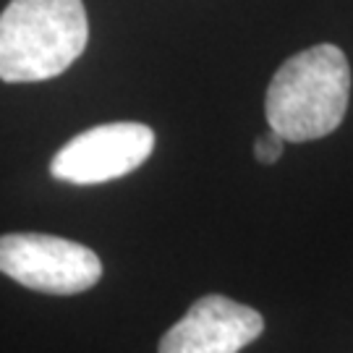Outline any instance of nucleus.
<instances>
[{"label": "nucleus", "instance_id": "3", "mask_svg": "<svg viewBox=\"0 0 353 353\" xmlns=\"http://www.w3.org/2000/svg\"><path fill=\"white\" fill-rule=\"evenodd\" d=\"M0 272L29 290L74 296L97 285L100 256L84 243L48 233L0 236Z\"/></svg>", "mask_w": 353, "mask_h": 353}, {"label": "nucleus", "instance_id": "1", "mask_svg": "<svg viewBox=\"0 0 353 353\" xmlns=\"http://www.w3.org/2000/svg\"><path fill=\"white\" fill-rule=\"evenodd\" d=\"M351 97L348 58L335 45H314L288 58L272 76L265 97L270 131L301 144L332 134Z\"/></svg>", "mask_w": 353, "mask_h": 353}, {"label": "nucleus", "instance_id": "6", "mask_svg": "<svg viewBox=\"0 0 353 353\" xmlns=\"http://www.w3.org/2000/svg\"><path fill=\"white\" fill-rule=\"evenodd\" d=\"M285 144H288V141L283 139L280 134H275V131H267L265 137H259V139H256V144H254V157H256L262 165L278 163L280 154H283V150H285Z\"/></svg>", "mask_w": 353, "mask_h": 353}, {"label": "nucleus", "instance_id": "5", "mask_svg": "<svg viewBox=\"0 0 353 353\" xmlns=\"http://www.w3.org/2000/svg\"><path fill=\"white\" fill-rule=\"evenodd\" d=\"M265 330L262 314L220 293H210L163 335L157 353H239Z\"/></svg>", "mask_w": 353, "mask_h": 353}, {"label": "nucleus", "instance_id": "2", "mask_svg": "<svg viewBox=\"0 0 353 353\" xmlns=\"http://www.w3.org/2000/svg\"><path fill=\"white\" fill-rule=\"evenodd\" d=\"M89 21L81 0H11L0 13V81H48L84 52Z\"/></svg>", "mask_w": 353, "mask_h": 353}, {"label": "nucleus", "instance_id": "4", "mask_svg": "<svg viewBox=\"0 0 353 353\" xmlns=\"http://www.w3.org/2000/svg\"><path fill=\"white\" fill-rule=\"evenodd\" d=\"M154 150V131L144 123H102L79 134L52 157L50 173L74 186H94L134 173Z\"/></svg>", "mask_w": 353, "mask_h": 353}]
</instances>
